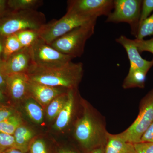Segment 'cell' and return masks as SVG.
Returning a JSON list of instances; mask_svg holds the SVG:
<instances>
[{"label": "cell", "instance_id": "6da1fadb", "mask_svg": "<svg viewBox=\"0 0 153 153\" xmlns=\"http://www.w3.org/2000/svg\"><path fill=\"white\" fill-rule=\"evenodd\" d=\"M27 74L33 82L52 87L76 89L83 76V64L71 61L52 67L34 66Z\"/></svg>", "mask_w": 153, "mask_h": 153}, {"label": "cell", "instance_id": "7a4b0ae2", "mask_svg": "<svg viewBox=\"0 0 153 153\" xmlns=\"http://www.w3.org/2000/svg\"><path fill=\"white\" fill-rule=\"evenodd\" d=\"M108 133L95 111L85 107L74 128V137L79 144L90 152L97 148L105 146Z\"/></svg>", "mask_w": 153, "mask_h": 153}, {"label": "cell", "instance_id": "3957f363", "mask_svg": "<svg viewBox=\"0 0 153 153\" xmlns=\"http://www.w3.org/2000/svg\"><path fill=\"white\" fill-rule=\"evenodd\" d=\"M46 24L45 15L37 10L10 11L0 19V36L6 37L23 30H38Z\"/></svg>", "mask_w": 153, "mask_h": 153}, {"label": "cell", "instance_id": "277c9868", "mask_svg": "<svg viewBox=\"0 0 153 153\" xmlns=\"http://www.w3.org/2000/svg\"><path fill=\"white\" fill-rule=\"evenodd\" d=\"M97 20L73 29L53 41L50 46L72 58L81 57L86 42L94 34Z\"/></svg>", "mask_w": 153, "mask_h": 153}, {"label": "cell", "instance_id": "5b68a950", "mask_svg": "<svg viewBox=\"0 0 153 153\" xmlns=\"http://www.w3.org/2000/svg\"><path fill=\"white\" fill-rule=\"evenodd\" d=\"M97 19L66 12L61 19L46 23L38 30L39 38L50 45L53 41L73 29Z\"/></svg>", "mask_w": 153, "mask_h": 153}, {"label": "cell", "instance_id": "8992f818", "mask_svg": "<svg viewBox=\"0 0 153 153\" xmlns=\"http://www.w3.org/2000/svg\"><path fill=\"white\" fill-rule=\"evenodd\" d=\"M153 123V89L143 97L140 103L139 112L131 125L117 136L127 142L140 143L141 138Z\"/></svg>", "mask_w": 153, "mask_h": 153}, {"label": "cell", "instance_id": "52a82bcc", "mask_svg": "<svg viewBox=\"0 0 153 153\" xmlns=\"http://www.w3.org/2000/svg\"><path fill=\"white\" fill-rule=\"evenodd\" d=\"M142 1L114 0L113 11L107 18L106 23H127L130 26L131 33L136 36L141 10Z\"/></svg>", "mask_w": 153, "mask_h": 153}, {"label": "cell", "instance_id": "ba28073f", "mask_svg": "<svg viewBox=\"0 0 153 153\" xmlns=\"http://www.w3.org/2000/svg\"><path fill=\"white\" fill-rule=\"evenodd\" d=\"M30 49L35 66L48 67L60 66L69 63L74 59L57 51L41 39Z\"/></svg>", "mask_w": 153, "mask_h": 153}, {"label": "cell", "instance_id": "9c48e42d", "mask_svg": "<svg viewBox=\"0 0 153 153\" xmlns=\"http://www.w3.org/2000/svg\"><path fill=\"white\" fill-rule=\"evenodd\" d=\"M67 12L92 18L107 17L114 8L113 0H69Z\"/></svg>", "mask_w": 153, "mask_h": 153}, {"label": "cell", "instance_id": "30bf717a", "mask_svg": "<svg viewBox=\"0 0 153 153\" xmlns=\"http://www.w3.org/2000/svg\"><path fill=\"white\" fill-rule=\"evenodd\" d=\"M34 66L30 48H23L7 60L0 62V68L6 75L27 74Z\"/></svg>", "mask_w": 153, "mask_h": 153}, {"label": "cell", "instance_id": "8fae6325", "mask_svg": "<svg viewBox=\"0 0 153 153\" xmlns=\"http://www.w3.org/2000/svg\"><path fill=\"white\" fill-rule=\"evenodd\" d=\"M30 78L27 74H10L7 76L6 94L14 102H18L30 97L28 87Z\"/></svg>", "mask_w": 153, "mask_h": 153}, {"label": "cell", "instance_id": "7c38bea8", "mask_svg": "<svg viewBox=\"0 0 153 153\" xmlns=\"http://www.w3.org/2000/svg\"><path fill=\"white\" fill-rule=\"evenodd\" d=\"M68 90L40 84L30 81V79L28 87L29 97L43 107L48 105L57 97Z\"/></svg>", "mask_w": 153, "mask_h": 153}, {"label": "cell", "instance_id": "4fadbf2b", "mask_svg": "<svg viewBox=\"0 0 153 153\" xmlns=\"http://www.w3.org/2000/svg\"><path fill=\"white\" fill-rule=\"evenodd\" d=\"M116 42L125 49L130 61V67L137 68L148 72L153 66V59L147 60L143 59L134 44V40L126 36H121L115 39Z\"/></svg>", "mask_w": 153, "mask_h": 153}, {"label": "cell", "instance_id": "5bb4252c", "mask_svg": "<svg viewBox=\"0 0 153 153\" xmlns=\"http://www.w3.org/2000/svg\"><path fill=\"white\" fill-rule=\"evenodd\" d=\"M76 89H68L67 91L66 103L56 118L54 125L55 129L62 130L69 124L73 114Z\"/></svg>", "mask_w": 153, "mask_h": 153}, {"label": "cell", "instance_id": "9a60e30c", "mask_svg": "<svg viewBox=\"0 0 153 153\" xmlns=\"http://www.w3.org/2000/svg\"><path fill=\"white\" fill-rule=\"evenodd\" d=\"M105 153H137L134 144L127 142L116 134L108 133Z\"/></svg>", "mask_w": 153, "mask_h": 153}, {"label": "cell", "instance_id": "2e32d148", "mask_svg": "<svg viewBox=\"0 0 153 153\" xmlns=\"http://www.w3.org/2000/svg\"><path fill=\"white\" fill-rule=\"evenodd\" d=\"M147 73L137 68L130 67L128 74L123 83V88L125 89L134 88H144Z\"/></svg>", "mask_w": 153, "mask_h": 153}, {"label": "cell", "instance_id": "e0dca14e", "mask_svg": "<svg viewBox=\"0 0 153 153\" xmlns=\"http://www.w3.org/2000/svg\"><path fill=\"white\" fill-rule=\"evenodd\" d=\"M16 149L27 153L29 149V143L34 136L33 131L29 128L20 126L13 134Z\"/></svg>", "mask_w": 153, "mask_h": 153}, {"label": "cell", "instance_id": "ac0fdd59", "mask_svg": "<svg viewBox=\"0 0 153 153\" xmlns=\"http://www.w3.org/2000/svg\"><path fill=\"white\" fill-rule=\"evenodd\" d=\"M43 3L40 0H8L7 6L10 11L37 10Z\"/></svg>", "mask_w": 153, "mask_h": 153}, {"label": "cell", "instance_id": "d6986e66", "mask_svg": "<svg viewBox=\"0 0 153 153\" xmlns=\"http://www.w3.org/2000/svg\"><path fill=\"white\" fill-rule=\"evenodd\" d=\"M68 91L58 96L48 105L47 110V115L49 120H52L57 118L58 114L66 103Z\"/></svg>", "mask_w": 153, "mask_h": 153}, {"label": "cell", "instance_id": "ffe728a7", "mask_svg": "<svg viewBox=\"0 0 153 153\" xmlns=\"http://www.w3.org/2000/svg\"><path fill=\"white\" fill-rule=\"evenodd\" d=\"M25 104V111L30 118L36 123H41L43 120V110L38 102L29 97Z\"/></svg>", "mask_w": 153, "mask_h": 153}, {"label": "cell", "instance_id": "44dd1931", "mask_svg": "<svg viewBox=\"0 0 153 153\" xmlns=\"http://www.w3.org/2000/svg\"><path fill=\"white\" fill-rule=\"evenodd\" d=\"M23 48L15 34L4 37L3 60H7Z\"/></svg>", "mask_w": 153, "mask_h": 153}, {"label": "cell", "instance_id": "7402d4cb", "mask_svg": "<svg viewBox=\"0 0 153 153\" xmlns=\"http://www.w3.org/2000/svg\"><path fill=\"white\" fill-rule=\"evenodd\" d=\"M38 30H23L15 35L23 48H30L40 39Z\"/></svg>", "mask_w": 153, "mask_h": 153}, {"label": "cell", "instance_id": "603a6c76", "mask_svg": "<svg viewBox=\"0 0 153 153\" xmlns=\"http://www.w3.org/2000/svg\"><path fill=\"white\" fill-rule=\"evenodd\" d=\"M22 123L21 117L16 113L0 123V132L13 135L16 130L22 125Z\"/></svg>", "mask_w": 153, "mask_h": 153}, {"label": "cell", "instance_id": "cb8c5ba5", "mask_svg": "<svg viewBox=\"0 0 153 153\" xmlns=\"http://www.w3.org/2000/svg\"><path fill=\"white\" fill-rule=\"evenodd\" d=\"M153 36V13L139 25L136 39L142 40L147 36Z\"/></svg>", "mask_w": 153, "mask_h": 153}, {"label": "cell", "instance_id": "d4e9b609", "mask_svg": "<svg viewBox=\"0 0 153 153\" xmlns=\"http://www.w3.org/2000/svg\"><path fill=\"white\" fill-rule=\"evenodd\" d=\"M13 148H16L13 136L0 132V152H4L9 149Z\"/></svg>", "mask_w": 153, "mask_h": 153}, {"label": "cell", "instance_id": "484cf974", "mask_svg": "<svg viewBox=\"0 0 153 153\" xmlns=\"http://www.w3.org/2000/svg\"><path fill=\"white\" fill-rule=\"evenodd\" d=\"M134 41L140 53L148 52L153 54V37L149 40H139L135 38Z\"/></svg>", "mask_w": 153, "mask_h": 153}, {"label": "cell", "instance_id": "4316f807", "mask_svg": "<svg viewBox=\"0 0 153 153\" xmlns=\"http://www.w3.org/2000/svg\"><path fill=\"white\" fill-rule=\"evenodd\" d=\"M153 12V0L142 1L141 10L139 25L149 16Z\"/></svg>", "mask_w": 153, "mask_h": 153}, {"label": "cell", "instance_id": "83f0119b", "mask_svg": "<svg viewBox=\"0 0 153 153\" xmlns=\"http://www.w3.org/2000/svg\"><path fill=\"white\" fill-rule=\"evenodd\" d=\"M16 113V111L13 107L5 103H0V123Z\"/></svg>", "mask_w": 153, "mask_h": 153}, {"label": "cell", "instance_id": "f1b7e54d", "mask_svg": "<svg viewBox=\"0 0 153 153\" xmlns=\"http://www.w3.org/2000/svg\"><path fill=\"white\" fill-rule=\"evenodd\" d=\"M134 144L137 153H153V142H140Z\"/></svg>", "mask_w": 153, "mask_h": 153}, {"label": "cell", "instance_id": "f546056e", "mask_svg": "<svg viewBox=\"0 0 153 153\" xmlns=\"http://www.w3.org/2000/svg\"><path fill=\"white\" fill-rule=\"evenodd\" d=\"M30 153H48L46 144L44 141L37 140L31 144Z\"/></svg>", "mask_w": 153, "mask_h": 153}, {"label": "cell", "instance_id": "4dcf8cb0", "mask_svg": "<svg viewBox=\"0 0 153 153\" xmlns=\"http://www.w3.org/2000/svg\"><path fill=\"white\" fill-rule=\"evenodd\" d=\"M140 142H153V123L143 135Z\"/></svg>", "mask_w": 153, "mask_h": 153}, {"label": "cell", "instance_id": "1f68e13d", "mask_svg": "<svg viewBox=\"0 0 153 153\" xmlns=\"http://www.w3.org/2000/svg\"><path fill=\"white\" fill-rule=\"evenodd\" d=\"M10 11L7 6V0H0V19Z\"/></svg>", "mask_w": 153, "mask_h": 153}, {"label": "cell", "instance_id": "d6a6232c", "mask_svg": "<svg viewBox=\"0 0 153 153\" xmlns=\"http://www.w3.org/2000/svg\"><path fill=\"white\" fill-rule=\"evenodd\" d=\"M7 76L0 68V89L5 94Z\"/></svg>", "mask_w": 153, "mask_h": 153}, {"label": "cell", "instance_id": "836d02e7", "mask_svg": "<svg viewBox=\"0 0 153 153\" xmlns=\"http://www.w3.org/2000/svg\"><path fill=\"white\" fill-rule=\"evenodd\" d=\"M4 39V37L0 36V62L3 60Z\"/></svg>", "mask_w": 153, "mask_h": 153}, {"label": "cell", "instance_id": "e575fe53", "mask_svg": "<svg viewBox=\"0 0 153 153\" xmlns=\"http://www.w3.org/2000/svg\"><path fill=\"white\" fill-rule=\"evenodd\" d=\"M8 98L5 94L0 89V103H5Z\"/></svg>", "mask_w": 153, "mask_h": 153}, {"label": "cell", "instance_id": "d590c367", "mask_svg": "<svg viewBox=\"0 0 153 153\" xmlns=\"http://www.w3.org/2000/svg\"><path fill=\"white\" fill-rule=\"evenodd\" d=\"M3 153H27L24 152L18 149H16V148H11V149H9L7 150Z\"/></svg>", "mask_w": 153, "mask_h": 153}, {"label": "cell", "instance_id": "8d00e7d4", "mask_svg": "<svg viewBox=\"0 0 153 153\" xmlns=\"http://www.w3.org/2000/svg\"><path fill=\"white\" fill-rule=\"evenodd\" d=\"M104 147L101 146L91 151L89 153H105Z\"/></svg>", "mask_w": 153, "mask_h": 153}, {"label": "cell", "instance_id": "74e56055", "mask_svg": "<svg viewBox=\"0 0 153 153\" xmlns=\"http://www.w3.org/2000/svg\"><path fill=\"white\" fill-rule=\"evenodd\" d=\"M59 153H76V152L71 150H62Z\"/></svg>", "mask_w": 153, "mask_h": 153}, {"label": "cell", "instance_id": "f35d334b", "mask_svg": "<svg viewBox=\"0 0 153 153\" xmlns=\"http://www.w3.org/2000/svg\"><path fill=\"white\" fill-rule=\"evenodd\" d=\"M0 153H3V152H0Z\"/></svg>", "mask_w": 153, "mask_h": 153}]
</instances>
